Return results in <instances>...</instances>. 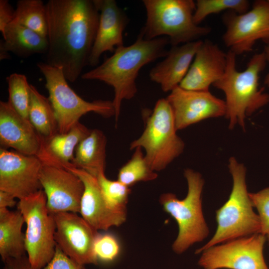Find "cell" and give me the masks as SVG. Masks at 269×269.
Here are the masks:
<instances>
[{"label":"cell","instance_id":"e0dca14e","mask_svg":"<svg viewBox=\"0 0 269 269\" xmlns=\"http://www.w3.org/2000/svg\"><path fill=\"white\" fill-rule=\"evenodd\" d=\"M45 139L28 119L18 114L8 102H0V144L20 153L38 157Z\"/></svg>","mask_w":269,"mask_h":269},{"label":"cell","instance_id":"30bf717a","mask_svg":"<svg viewBox=\"0 0 269 269\" xmlns=\"http://www.w3.org/2000/svg\"><path fill=\"white\" fill-rule=\"evenodd\" d=\"M266 236L257 233L203 251L198 264L203 269H269L265 260Z\"/></svg>","mask_w":269,"mask_h":269},{"label":"cell","instance_id":"836d02e7","mask_svg":"<svg viewBox=\"0 0 269 269\" xmlns=\"http://www.w3.org/2000/svg\"><path fill=\"white\" fill-rule=\"evenodd\" d=\"M15 9L7 0H0V31L3 32L6 26L14 18Z\"/></svg>","mask_w":269,"mask_h":269},{"label":"cell","instance_id":"7a4b0ae2","mask_svg":"<svg viewBox=\"0 0 269 269\" xmlns=\"http://www.w3.org/2000/svg\"><path fill=\"white\" fill-rule=\"evenodd\" d=\"M169 44L166 37L151 40L145 39L139 33L135 41L129 46L116 49L114 54L101 65L82 74L86 80H99L111 86L114 96L112 101L115 119L117 123L122 102L136 95V79L140 69L160 57H164Z\"/></svg>","mask_w":269,"mask_h":269},{"label":"cell","instance_id":"ffe728a7","mask_svg":"<svg viewBox=\"0 0 269 269\" xmlns=\"http://www.w3.org/2000/svg\"><path fill=\"white\" fill-rule=\"evenodd\" d=\"M202 40L172 46L164 58L149 72L150 79L164 92L178 86L186 76Z\"/></svg>","mask_w":269,"mask_h":269},{"label":"cell","instance_id":"9c48e42d","mask_svg":"<svg viewBox=\"0 0 269 269\" xmlns=\"http://www.w3.org/2000/svg\"><path fill=\"white\" fill-rule=\"evenodd\" d=\"M17 206L26 224V255L32 269H41L52 259L56 248L55 221L48 210L44 191L20 199Z\"/></svg>","mask_w":269,"mask_h":269},{"label":"cell","instance_id":"9a60e30c","mask_svg":"<svg viewBox=\"0 0 269 269\" xmlns=\"http://www.w3.org/2000/svg\"><path fill=\"white\" fill-rule=\"evenodd\" d=\"M166 98L172 109L177 131L206 119L225 116V101L209 90H188L178 86Z\"/></svg>","mask_w":269,"mask_h":269},{"label":"cell","instance_id":"3957f363","mask_svg":"<svg viewBox=\"0 0 269 269\" xmlns=\"http://www.w3.org/2000/svg\"><path fill=\"white\" fill-rule=\"evenodd\" d=\"M236 56L228 51L225 72L213 86L225 95V116L229 121V129L239 125L244 129L247 117L269 103V95L259 87L260 75L267 61L264 51L256 53L246 68L239 71L236 68Z\"/></svg>","mask_w":269,"mask_h":269},{"label":"cell","instance_id":"8d00e7d4","mask_svg":"<svg viewBox=\"0 0 269 269\" xmlns=\"http://www.w3.org/2000/svg\"><path fill=\"white\" fill-rule=\"evenodd\" d=\"M264 52L265 54L267 62L269 63V44H268L265 46ZM264 84L269 87V71L265 78Z\"/></svg>","mask_w":269,"mask_h":269},{"label":"cell","instance_id":"484cf974","mask_svg":"<svg viewBox=\"0 0 269 269\" xmlns=\"http://www.w3.org/2000/svg\"><path fill=\"white\" fill-rule=\"evenodd\" d=\"M12 22L25 26L47 38L46 4L41 0H19Z\"/></svg>","mask_w":269,"mask_h":269},{"label":"cell","instance_id":"4fadbf2b","mask_svg":"<svg viewBox=\"0 0 269 269\" xmlns=\"http://www.w3.org/2000/svg\"><path fill=\"white\" fill-rule=\"evenodd\" d=\"M43 163L37 156L0 148V190L19 200L42 189L39 176Z\"/></svg>","mask_w":269,"mask_h":269},{"label":"cell","instance_id":"4316f807","mask_svg":"<svg viewBox=\"0 0 269 269\" xmlns=\"http://www.w3.org/2000/svg\"><path fill=\"white\" fill-rule=\"evenodd\" d=\"M131 159L119 169L117 180L130 187L138 182L152 181L157 177L148 163L140 147H136Z\"/></svg>","mask_w":269,"mask_h":269},{"label":"cell","instance_id":"277c9868","mask_svg":"<svg viewBox=\"0 0 269 269\" xmlns=\"http://www.w3.org/2000/svg\"><path fill=\"white\" fill-rule=\"evenodd\" d=\"M228 168L233 178L231 192L227 201L216 211L217 227L214 235L196 250V254L219 244L260 233V218L253 210L247 190L246 168L234 157L230 158Z\"/></svg>","mask_w":269,"mask_h":269},{"label":"cell","instance_id":"83f0119b","mask_svg":"<svg viewBox=\"0 0 269 269\" xmlns=\"http://www.w3.org/2000/svg\"><path fill=\"white\" fill-rule=\"evenodd\" d=\"M6 79L8 84V102L18 114L28 119L30 84L26 77L22 74L14 73Z\"/></svg>","mask_w":269,"mask_h":269},{"label":"cell","instance_id":"603a6c76","mask_svg":"<svg viewBox=\"0 0 269 269\" xmlns=\"http://www.w3.org/2000/svg\"><path fill=\"white\" fill-rule=\"evenodd\" d=\"M106 144L107 138L102 131L91 130L77 146L72 164L97 177L105 172Z\"/></svg>","mask_w":269,"mask_h":269},{"label":"cell","instance_id":"f546056e","mask_svg":"<svg viewBox=\"0 0 269 269\" xmlns=\"http://www.w3.org/2000/svg\"><path fill=\"white\" fill-rule=\"evenodd\" d=\"M96 178L107 202L116 208L127 210V205L131 193L130 187L118 180L109 179L105 176V172L100 173Z\"/></svg>","mask_w":269,"mask_h":269},{"label":"cell","instance_id":"d4e9b609","mask_svg":"<svg viewBox=\"0 0 269 269\" xmlns=\"http://www.w3.org/2000/svg\"><path fill=\"white\" fill-rule=\"evenodd\" d=\"M28 119L38 134L47 140L58 133L55 114L48 98L29 85Z\"/></svg>","mask_w":269,"mask_h":269},{"label":"cell","instance_id":"ba28073f","mask_svg":"<svg viewBox=\"0 0 269 269\" xmlns=\"http://www.w3.org/2000/svg\"><path fill=\"white\" fill-rule=\"evenodd\" d=\"M37 67L45 80L48 99L57 119L58 133L68 132L79 122L82 116L94 112L109 118L115 116L112 101L109 100L85 101L70 87L63 69L40 62Z\"/></svg>","mask_w":269,"mask_h":269},{"label":"cell","instance_id":"44dd1931","mask_svg":"<svg viewBox=\"0 0 269 269\" xmlns=\"http://www.w3.org/2000/svg\"><path fill=\"white\" fill-rule=\"evenodd\" d=\"M90 131L78 122L66 133H57L45 140L38 158L43 163L62 167L72 164L77 146Z\"/></svg>","mask_w":269,"mask_h":269},{"label":"cell","instance_id":"52a82bcc","mask_svg":"<svg viewBox=\"0 0 269 269\" xmlns=\"http://www.w3.org/2000/svg\"><path fill=\"white\" fill-rule=\"evenodd\" d=\"M184 176L188 185L187 194L184 199H179L174 194L166 193L159 199L164 211L177 223L178 233L172 246L177 254L204 240L209 232L202 206L204 179L201 174L190 168L184 170Z\"/></svg>","mask_w":269,"mask_h":269},{"label":"cell","instance_id":"8992f818","mask_svg":"<svg viewBox=\"0 0 269 269\" xmlns=\"http://www.w3.org/2000/svg\"><path fill=\"white\" fill-rule=\"evenodd\" d=\"M145 127L140 136L130 145L131 150L140 147L155 172L164 169L183 151L185 145L177 134L171 107L166 98L159 99L152 111H143Z\"/></svg>","mask_w":269,"mask_h":269},{"label":"cell","instance_id":"d6986e66","mask_svg":"<svg viewBox=\"0 0 269 269\" xmlns=\"http://www.w3.org/2000/svg\"><path fill=\"white\" fill-rule=\"evenodd\" d=\"M227 60V53L217 44L208 40L202 41L179 86L188 90L209 91L210 86L223 76Z\"/></svg>","mask_w":269,"mask_h":269},{"label":"cell","instance_id":"f1b7e54d","mask_svg":"<svg viewBox=\"0 0 269 269\" xmlns=\"http://www.w3.org/2000/svg\"><path fill=\"white\" fill-rule=\"evenodd\" d=\"M247 0H197L193 14L194 22L199 25L206 17L224 10L242 13L249 10Z\"/></svg>","mask_w":269,"mask_h":269},{"label":"cell","instance_id":"74e56055","mask_svg":"<svg viewBox=\"0 0 269 269\" xmlns=\"http://www.w3.org/2000/svg\"><path fill=\"white\" fill-rule=\"evenodd\" d=\"M10 57L9 52H8L4 48L2 44L0 43V60H3L4 59H9Z\"/></svg>","mask_w":269,"mask_h":269},{"label":"cell","instance_id":"7c38bea8","mask_svg":"<svg viewBox=\"0 0 269 269\" xmlns=\"http://www.w3.org/2000/svg\"><path fill=\"white\" fill-rule=\"evenodd\" d=\"M56 224L55 240L62 252L78 265H97L94 244L99 233L77 213L52 214Z\"/></svg>","mask_w":269,"mask_h":269},{"label":"cell","instance_id":"d6a6232c","mask_svg":"<svg viewBox=\"0 0 269 269\" xmlns=\"http://www.w3.org/2000/svg\"><path fill=\"white\" fill-rule=\"evenodd\" d=\"M41 269H85L66 255L57 245L54 257L50 262Z\"/></svg>","mask_w":269,"mask_h":269},{"label":"cell","instance_id":"2e32d148","mask_svg":"<svg viewBox=\"0 0 269 269\" xmlns=\"http://www.w3.org/2000/svg\"><path fill=\"white\" fill-rule=\"evenodd\" d=\"M64 168L78 176L84 184L80 213L94 229L106 231L112 227L120 226L126 222L127 210L116 208L107 202L96 177L72 164Z\"/></svg>","mask_w":269,"mask_h":269},{"label":"cell","instance_id":"5bb4252c","mask_svg":"<svg viewBox=\"0 0 269 269\" xmlns=\"http://www.w3.org/2000/svg\"><path fill=\"white\" fill-rule=\"evenodd\" d=\"M39 179L50 214L80 213L84 185L78 176L63 167L43 163Z\"/></svg>","mask_w":269,"mask_h":269},{"label":"cell","instance_id":"1f68e13d","mask_svg":"<svg viewBox=\"0 0 269 269\" xmlns=\"http://www.w3.org/2000/svg\"><path fill=\"white\" fill-rule=\"evenodd\" d=\"M254 207L258 212L261 229L260 233L269 236V187L256 193H249Z\"/></svg>","mask_w":269,"mask_h":269},{"label":"cell","instance_id":"5b68a950","mask_svg":"<svg viewBox=\"0 0 269 269\" xmlns=\"http://www.w3.org/2000/svg\"><path fill=\"white\" fill-rule=\"evenodd\" d=\"M146 21L140 31L146 40L166 36L171 46L194 41L207 35L211 28L193 20L192 0H143Z\"/></svg>","mask_w":269,"mask_h":269},{"label":"cell","instance_id":"4dcf8cb0","mask_svg":"<svg viewBox=\"0 0 269 269\" xmlns=\"http://www.w3.org/2000/svg\"><path fill=\"white\" fill-rule=\"evenodd\" d=\"M94 252L98 261L111 262L119 255L120 244L114 236L99 233L94 244Z\"/></svg>","mask_w":269,"mask_h":269},{"label":"cell","instance_id":"6da1fadb","mask_svg":"<svg viewBox=\"0 0 269 269\" xmlns=\"http://www.w3.org/2000/svg\"><path fill=\"white\" fill-rule=\"evenodd\" d=\"M46 6L48 41L46 63L61 68L67 81L74 82L88 65L99 11L94 0H49Z\"/></svg>","mask_w":269,"mask_h":269},{"label":"cell","instance_id":"f35d334b","mask_svg":"<svg viewBox=\"0 0 269 269\" xmlns=\"http://www.w3.org/2000/svg\"><path fill=\"white\" fill-rule=\"evenodd\" d=\"M267 237L268 238V241H269V236H267Z\"/></svg>","mask_w":269,"mask_h":269},{"label":"cell","instance_id":"e575fe53","mask_svg":"<svg viewBox=\"0 0 269 269\" xmlns=\"http://www.w3.org/2000/svg\"><path fill=\"white\" fill-rule=\"evenodd\" d=\"M4 263L2 269H32L27 255L8 260Z\"/></svg>","mask_w":269,"mask_h":269},{"label":"cell","instance_id":"d590c367","mask_svg":"<svg viewBox=\"0 0 269 269\" xmlns=\"http://www.w3.org/2000/svg\"><path fill=\"white\" fill-rule=\"evenodd\" d=\"M15 197L12 194L2 190H0V208L12 207L16 203Z\"/></svg>","mask_w":269,"mask_h":269},{"label":"cell","instance_id":"ac0fdd59","mask_svg":"<svg viewBox=\"0 0 269 269\" xmlns=\"http://www.w3.org/2000/svg\"><path fill=\"white\" fill-rule=\"evenodd\" d=\"M100 12L97 31L88 65L96 67L105 52L124 45L123 32L129 22L125 11L115 0H94Z\"/></svg>","mask_w":269,"mask_h":269},{"label":"cell","instance_id":"cb8c5ba5","mask_svg":"<svg viewBox=\"0 0 269 269\" xmlns=\"http://www.w3.org/2000/svg\"><path fill=\"white\" fill-rule=\"evenodd\" d=\"M0 43L9 52L26 58L35 54H46L47 38L18 23L11 22L4 29Z\"/></svg>","mask_w":269,"mask_h":269},{"label":"cell","instance_id":"8fae6325","mask_svg":"<svg viewBox=\"0 0 269 269\" xmlns=\"http://www.w3.org/2000/svg\"><path fill=\"white\" fill-rule=\"evenodd\" d=\"M223 20L224 43L236 55L252 51L259 40L269 44V0L256 1L244 13L227 11Z\"/></svg>","mask_w":269,"mask_h":269},{"label":"cell","instance_id":"7402d4cb","mask_svg":"<svg viewBox=\"0 0 269 269\" xmlns=\"http://www.w3.org/2000/svg\"><path fill=\"white\" fill-rule=\"evenodd\" d=\"M24 219L19 210L0 208V255L4 263L26 255L25 234L22 228Z\"/></svg>","mask_w":269,"mask_h":269}]
</instances>
